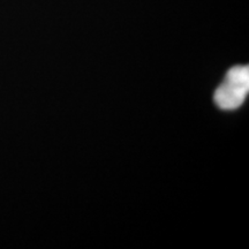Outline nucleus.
<instances>
[{
	"label": "nucleus",
	"instance_id": "f257e3e1",
	"mask_svg": "<svg viewBox=\"0 0 249 249\" xmlns=\"http://www.w3.org/2000/svg\"><path fill=\"white\" fill-rule=\"evenodd\" d=\"M249 92V67L235 66L227 71L225 80L214 92V102L222 110L231 111L244 104Z\"/></svg>",
	"mask_w": 249,
	"mask_h": 249
}]
</instances>
